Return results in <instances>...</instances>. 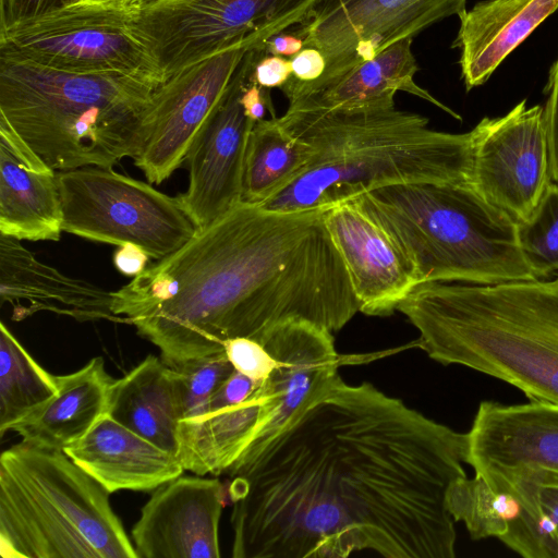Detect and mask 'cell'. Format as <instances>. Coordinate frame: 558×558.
Here are the masks:
<instances>
[{
	"label": "cell",
	"mask_w": 558,
	"mask_h": 558,
	"mask_svg": "<svg viewBox=\"0 0 558 558\" xmlns=\"http://www.w3.org/2000/svg\"><path fill=\"white\" fill-rule=\"evenodd\" d=\"M290 61L292 76L303 82H312L322 77L326 69L325 57L313 47L303 48Z\"/></svg>",
	"instance_id": "38"
},
{
	"label": "cell",
	"mask_w": 558,
	"mask_h": 558,
	"mask_svg": "<svg viewBox=\"0 0 558 558\" xmlns=\"http://www.w3.org/2000/svg\"><path fill=\"white\" fill-rule=\"evenodd\" d=\"M518 240L536 279L558 275V183L551 181L531 216L518 222Z\"/></svg>",
	"instance_id": "30"
},
{
	"label": "cell",
	"mask_w": 558,
	"mask_h": 558,
	"mask_svg": "<svg viewBox=\"0 0 558 558\" xmlns=\"http://www.w3.org/2000/svg\"><path fill=\"white\" fill-rule=\"evenodd\" d=\"M557 10L558 0H483L459 15L460 27L451 47L460 49L465 89L485 84L502 61Z\"/></svg>",
	"instance_id": "22"
},
{
	"label": "cell",
	"mask_w": 558,
	"mask_h": 558,
	"mask_svg": "<svg viewBox=\"0 0 558 558\" xmlns=\"http://www.w3.org/2000/svg\"><path fill=\"white\" fill-rule=\"evenodd\" d=\"M259 343L275 357L276 365L263 380L266 402L260 427L244 451L274 437L296 411L339 376L332 332L316 324L302 319L280 323Z\"/></svg>",
	"instance_id": "17"
},
{
	"label": "cell",
	"mask_w": 558,
	"mask_h": 558,
	"mask_svg": "<svg viewBox=\"0 0 558 558\" xmlns=\"http://www.w3.org/2000/svg\"><path fill=\"white\" fill-rule=\"evenodd\" d=\"M262 383L242 402L179 422L177 457L185 471L218 475L242 454L263 421L266 395Z\"/></svg>",
	"instance_id": "26"
},
{
	"label": "cell",
	"mask_w": 558,
	"mask_h": 558,
	"mask_svg": "<svg viewBox=\"0 0 558 558\" xmlns=\"http://www.w3.org/2000/svg\"><path fill=\"white\" fill-rule=\"evenodd\" d=\"M113 380L100 356L93 357L76 372L57 375L58 392L11 430L17 433L22 441L63 450L107 413Z\"/></svg>",
	"instance_id": "24"
},
{
	"label": "cell",
	"mask_w": 558,
	"mask_h": 558,
	"mask_svg": "<svg viewBox=\"0 0 558 558\" xmlns=\"http://www.w3.org/2000/svg\"><path fill=\"white\" fill-rule=\"evenodd\" d=\"M223 348L234 369L256 383L265 380L276 365L275 357L262 343L252 338L229 339L225 342Z\"/></svg>",
	"instance_id": "32"
},
{
	"label": "cell",
	"mask_w": 558,
	"mask_h": 558,
	"mask_svg": "<svg viewBox=\"0 0 558 558\" xmlns=\"http://www.w3.org/2000/svg\"><path fill=\"white\" fill-rule=\"evenodd\" d=\"M544 94L547 95L544 112L549 143L550 178L558 183V58L549 70Z\"/></svg>",
	"instance_id": "33"
},
{
	"label": "cell",
	"mask_w": 558,
	"mask_h": 558,
	"mask_svg": "<svg viewBox=\"0 0 558 558\" xmlns=\"http://www.w3.org/2000/svg\"><path fill=\"white\" fill-rule=\"evenodd\" d=\"M466 435L475 474L534 466L558 473V404L483 401Z\"/></svg>",
	"instance_id": "18"
},
{
	"label": "cell",
	"mask_w": 558,
	"mask_h": 558,
	"mask_svg": "<svg viewBox=\"0 0 558 558\" xmlns=\"http://www.w3.org/2000/svg\"><path fill=\"white\" fill-rule=\"evenodd\" d=\"M413 38H403L351 71L325 81L303 82L291 75L281 87L289 106L287 111L352 110L395 105L397 92H407L444 110L454 119L461 117L418 86L414 80L418 68L412 52Z\"/></svg>",
	"instance_id": "20"
},
{
	"label": "cell",
	"mask_w": 558,
	"mask_h": 558,
	"mask_svg": "<svg viewBox=\"0 0 558 558\" xmlns=\"http://www.w3.org/2000/svg\"><path fill=\"white\" fill-rule=\"evenodd\" d=\"M324 221L360 312L369 316L391 315L418 284L402 251L353 199L326 207Z\"/></svg>",
	"instance_id": "16"
},
{
	"label": "cell",
	"mask_w": 558,
	"mask_h": 558,
	"mask_svg": "<svg viewBox=\"0 0 558 558\" xmlns=\"http://www.w3.org/2000/svg\"><path fill=\"white\" fill-rule=\"evenodd\" d=\"M173 368L178 371L182 386L183 418L205 413L211 396L234 371L225 352Z\"/></svg>",
	"instance_id": "31"
},
{
	"label": "cell",
	"mask_w": 558,
	"mask_h": 558,
	"mask_svg": "<svg viewBox=\"0 0 558 558\" xmlns=\"http://www.w3.org/2000/svg\"><path fill=\"white\" fill-rule=\"evenodd\" d=\"M318 0H157L132 8L133 28L163 82L223 50L265 45L302 24Z\"/></svg>",
	"instance_id": "8"
},
{
	"label": "cell",
	"mask_w": 558,
	"mask_h": 558,
	"mask_svg": "<svg viewBox=\"0 0 558 558\" xmlns=\"http://www.w3.org/2000/svg\"><path fill=\"white\" fill-rule=\"evenodd\" d=\"M397 311L417 345L510 384L530 400L558 404V277L495 284L422 282Z\"/></svg>",
	"instance_id": "4"
},
{
	"label": "cell",
	"mask_w": 558,
	"mask_h": 558,
	"mask_svg": "<svg viewBox=\"0 0 558 558\" xmlns=\"http://www.w3.org/2000/svg\"><path fill=\"white\" fill-rule=\"evenodd\" d=\"M149 255L134 243H123L113 254L114 267L124 276L136 277L147 267Z\"/></svg>",
	"instance_id": "39"
},
{
	"label": "cell",
	"mask_w": 558,
	"mask_h": 558,
	"mask_svg": "<svg viewBox=\"0 0 558 558\" xmlns=\"http://www.w3.org/2000/svg\"><path fill=\"white\" fill-rule=\"evenodd\" d=\"M157 86L122 73H76L0 56V118L53 170L112 169L147 137Z\"/></svg>",
	"instance_id": "5"
},
{
	"label": "cell",
	"mask_w": 558,
	"mask_h": 558,
	"mask_svg": "<svg viewBox=\"0 0 558 558\" xmlns=\"http://www.w3.org/2000/svg\"><path fill=\"white\" fill-rule=\"evenodd\" d=\"M225 498L220 481L201 475L157 487L132 530L137 558H219Z\"/></svg>",
	"instance_id": "15"
},
{
	"label": "cell",
	"mask_w": 558,
	"mask_h": 558,
	"mask_svg": "<svg viewBox=\"0 0 558 558\" xmlns=\"http://www.w3.org/2000/svg\"><path fill=\"white\" fill-rule=\"evenodd\" d=\"M263 51L262 46L246 52L185 157L189 185L177 197L197 230L213 225L242 203L245 153L255 123L246 117L241 96Z\"/></svg>",
	"instance_id": "14"
},
{
	"label": "cell",
	"mask_w": 558,
	"mask_h": 558,
	"mask_svg": "<svg viewBox=\"0 0 558 558\" xmlns=\"http://www.w3.org/2000/svg\"><path fill=\"white\" fill-rule=\"evenodd\" d=\"M62 205L57 173L39 157L20 158L0 144V234L59 241Z\"/></svg>",
	"instance_id": "25"
},
{
	"label": "cell",
	"mask_w": 558,
	"mask_h": 558,
	"mask_svg": "<svg viewBox=\"0 0 558 558\" xmlns=\"http://www.w3.org/2000/svg\"><path fill=\"white\" fill-rule=\"evenodd\" d=\"M495 473L514 496V517L499 541L524 558H558V473L534 466Z\"/></svg>",
	"instance_id": "27"
},
{
	"label": "cell",
	"mask_w": 558,
	"mask_h": 558,
	"mask_svg": "<svg viewBox=\"0 0 558 558\" xmlns=\"http://www.w3.org/2000/svg\"><path fill=\"white\" fill-rule=\"evenodd\" d=\"M66 4H126V0H65Z\"/></svg>",
	"instance_id": "41"
},
{
	"label": "cell",
	"mask_w": 558,
	"mask_h": 558,
	"mask_svg": "<svg viewBox=\"0 0 558 558\" xmlns=\"http://www.w3.org/2000/svg\"><path fill=\"white\" fill-rule=\"evenodd\" d=\"M292 75L291 61L281 56L260 53L256 60L250 80L265 88H281Z\"/></svg>",
	"instance_id": "34"
},
{
	"label": "cell",
	"mask_w": 558,
	"mask_h": 558,
	"mask_svg": "<svg viewBox=\"0 0 558 558\" xmlns=\"http://www.w3.org/2000/svg\"><path fill=\"white\" fill-rule=\"evenodd\" d=\"M59 390L57 375L40 366L0 324V435L49 401Z\"/></svg>",
	"instance_id": "29"
},
{
	"label": "cell",
	"mask_w": 558,
	"mask_h": 558,
	"mask_svg": "<svg viewBox=\"0 0 558 558\" xmlns=\"http://www.w3.org/2000/svg\"><path fill=\"white\" fill-rule=\"evenodd\" d=\"M324 211L240 203L114 291L112 311L171 367L291 319L338 331L360 306Z\"/></svg>",
	"instance_id": "2"
},
{
	"label": "cell",
	"mask_w": 558,
	"mask_h": 558,
	"mask_svg": "<svg viewBox=\"0 0 558 558\" xmlns=\"http://www.w3.org/2000/svg\"><path fill=\"white\" fill-rule=\"evenodd\" d=\"M57 178L63 232L118 246L134 243L157 260L197 232L178 197L149 183L93 166L63 170Z\"/></svg>",
	"instance_id": "10"
},
{
	"label": "cell",
	"mask_w": 558,
	"mask_h": 558,
	"mask_svg": "<svg viewBox=\"0 0 558 558\" xmlns=\"http://www.w3.org/2000/svg\"><path fill=\"white\" fill-rule=\"evenodd\" d=\"M304 48L302 38L292 34H277L264 45L267 54L293 57Z\"/></svg>",
	"instance_id": "40"
},
{
	"label": "cell",
	"mask_w": 558,
	"mask_h": 558,
	"mask_svg": "<svg viewBox=\"0 0 558 558\" xmlns=\"http://www.w3.org/2000/svg\"><path fill=\"white\" fill-rule=\"evenodd\" d=\"M466 435L337 376L226 471L234 558H452Z\"/></svg>",
	"instance_id": "1"
},
{
	"label": "cell",
	"mask_w": 558,
	"mask_h": 558,
	"mask_svg": "<svg viewBox=\"0 0 558 558\" xmlns=\"http://www.w3.org/2000/svg\"><path fill=\"white\" fill-rule=\"evenodd\" d=\"M107 413L116 421L177 456L178 425L183 418L179 373L160 357L147 355L109 388Z\"/></svg>",
	"instance_id": "23"
},
{
	"label": "cell",
	"mask_w": 558,
	"mask_h": 558,
	"mask_svg": "<svg viewBox=\"0 0 558 558\" xmlns=\"http://www.w3.org/2000/svg\"><path fill=\"white\" fill-rule=\"evenodd\" d=\"M109 493L63 450L20 441L0 456L3 558H137Z\"/></svg>",
	"instance_id": "7"
},
{
	"label": "cell",
	"mask_w": 558,
	"mask_h": 558,
	"mask_svg": "<svg viewBox=\"0 0 558 558\" xmlns=\"http://www.w3.org/2000/svg\"><path fill=\"white\" fill-rule=\"evenodd\" d=\"M257 47L262 45L244 44L223 50L185 68L155 89L146 116V142L133 159L149 183H162L181 167L244 56Z\"/></svg>",
	"instance_id": "13"
},
{
	"label": "cell",
	"mask_w": 558,
	"mask_h": 558,
	"mask_svg": "<svg viewBox=\"0 0 558 558\" xmlns=\"http://www.w3.org/2000/svg\"><path fill=\"white\" fill-rule=\"evenodd\" d=\"M471 131L473 186L517 222L524 221L551 182L544 106L527 107L523 99Z\"/></svg>",
	"instance_id": "12"
},
{
	"label": "cell",
	"mask_w": 558,
	"mask_h": 558,
	"mask_svg": "<svg viewBox=\"0 0 558 558\" xmlns=\"http://www.w3.org/2000/svg\"><path fill=\"white\" fill-rule=\"evenodd\" d=\"M308 157V147L279 118L256 122L246 146L242 203L263 204L296 175Z\"/></svg>",
	"instance_id": "28"
},
{
	"label": "cell",
	"mask_w": 558,
	"mask_h": 558,
	"mask_svg": "<svg viewBox=\"0 0 558 558\" xmlns=\"http://www.w3.org/2000/svg\"><path fill=\"white\" fill-rule=\"evenodd\" d=\"M65 0H1L0 28L64 4Z\"/></svg>",
	"instance_id": "36"
},
{
	"label": "cell",
	"mask_w": 558,
	"mask_h": 558,
	"mask_svg": "<svg viewBox=\"0 0 558 558\" xmlns=\"http://www.w3.org/2000/svg\"><path fill=\"white\" fill-rule=\"evenodd\" d=\"M465 10L466 0H318L294 35L325 57V72L315 80L325 82Z\"/></svg>",
	"instance_id": "11"
},
{
	"label": "cell",
	"mask_w": 558,
	"mask_h": 558,
	"mask_svg": "<svg viewBox=\"0 0 558 558\" xmlns=\"http://www.w3.org/2000/svg\"><path fill=\"white\" fill-rule=\"evenodd\" d=\"M0 56L76 73L163 77L133 28L126 4H66L0 28Z\"/></svg>",
	"instance_id": "9"
},
{
	"label": "cell",
	"mask_w": 558,
	"mask_h": 558,
	"mask_svg": "<svg viewBox=\"0 0 558 558\" xmlns=\"http://www.w3.org/2000/svg\"><path fill=\"white\" fill-rule=\"evenodd\" d=\"M350 199L392 238L417 283L536 279L519 244L518 222L471 180L396 184Z\"/></svg>",
	"instance_id": "6"
},
{
	"label": "cell",
	"mask_w": 558,
	"mask_h": 558,
	"mask_svg": "<svg viewBox=\"0 0 558 558\" xmlns=\"http://www.w3.org/2000/svg\"><path fill=\"white\" fill-rule=\"evenodd\" d=\"M281 124L310 150L296 175L258 205L272 211L326 208L384 186L471 180L472 131L449 133L390 106L286 111Z\"/></svg>",
	"instance_id": "3"
},
{
	"label": "cell",
	"mask_w": 558,
	"mask_h": 558,
	"mask_svg": "<svg viewBox=\"0 0 558 558\" xmlns=\"http://www.w3.org/2000/svg\"><path fill=\"white\" fill-rule=\"evenodd\" d=\"M157 0H126V5L131 8H141Z\"/></svg>",
	"instance_id": "42"
},
{
	"label": "cell",
	"mask_w": 558,
	"mask_h": 558,
	"mask_svg": "<svg viewBox=\"0 0 558 558\" xmlns=\"http://www.w3.org/2000/svg\"><path fill=\"white\" fill-rule=\"evenodd\" d=\"M258 384L234 369L209 399L207 411L244 401Z\"/></svg>",
	"instance_id": "35"
},
{
	"label": "cell",
	"mask_w": 558,
	"mask_h": 558,
	"mask_svg": "<svg viewBox=\"0 0 558 558\" xmlns=\"http://www.w3.org/2000/svg\"><path fill=\"white\" fill-rule=\"evenodd\" d=\"M63 451L109 494L153 490L185 471L174 453L129 429L108 413Z\"/></svg>",
	"instance_id": "21"
},
{
	"label": "cell",
	"mask_w": 558,
	"mask_h": 558,
	"mask_svg": "<svg viewBox=\"0 0 558 558\" xmlns=\"http://www.w3.org/2000/svg\"><path fill=\"white\" fill-rule=\"evenodd\" d=\"M0 301L12 306V319L51 312L80 323L128 324L112 311L113 292L66 276L40 262L20 240L0 234Z\"/></svg>",
	"instance_id": "19"
},
{
	"label": "cell",
	"mask_w": 558,
	"mask_h": 558,
	"mask_svg": "<svg viewBox=\"0 0 558 558\" xmlns=\"http://www.w3.org/2000/svg\"><path fill=\"white\" fill-rule=\"evenodd\" d=\"M241 102L246 117L254 123L266 119L267 112L270 118H276L270 89L253 83L250 77L243 88Z\"/></svg>",
	"instance_id": "37"
}]
</instances>
